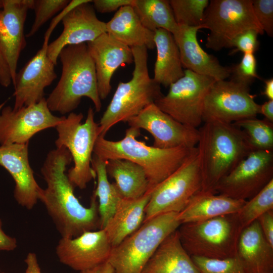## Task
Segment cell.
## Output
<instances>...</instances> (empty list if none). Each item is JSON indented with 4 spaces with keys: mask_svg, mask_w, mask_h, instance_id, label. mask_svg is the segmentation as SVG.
<instances>
[{
    "mask_svg": "<svg viewBox=\"0 0 273 273\" xmlns=\"http://www.w3.org/2000/svg\"><path fill=\"white\" fill-rule=\"evenodd\" d=\"M72 160L70 153L64 147L48 153L40 169L47 187H40L37 195L63 238H75L100 229L97 198L93 193L89 207L82 205L65 172Z\"/></svg>",
    "mask_w": 273,
    "mask_h": 273,
    "instance_id": "6da1fadb",
    "label": "cell"
},
{
    "mask_svg": "<svg viewBox=\"0 0 273 273\" xmlns=\"http://www.w3.org/2000/svg\"><path fill=\"white\" fill-rule=\"evenodd\" d=\"M198 131L202 190L214 193L217 183L255 150L244 131L233 123L205 122Z\"/></svg>",
    "mask_w": 273,
    "mask_h": 273,
    "instance_id": "7a4b0ae2",
    "label": "cell"
},
{
    "mask_svg": "<svg viewBox=\"0 0 273 273\" xmlns=\"http://www.w3.org/2000/svg\"><path fill=\"white\" fill-rule=\"evenodd\" d=\"M62 73L56 87L46 101L52 112L64 115L70 113L80 103L82 97L89 99L95 111L102 108L96 71L87 44L68 46L60 52L58 59Z\"/></svg>",
    "mask_w": 273,
    "mask_h": 273,
    "instance_id": "3957f363",
    "label": "cell"
},
{
    "mask_svg": "<svg viewBox=\"0 0 273 273\" xmlns=\"http://www.w3.org/2000/svg\"><path fill=\"white\" fill-rule=\"evenodd\" d=\"M139 135L140 129L129 127L125 130L124 137L119 141H110L99 136L93 154L106 161L123 159L139 165L146 172L150 189H153L175 171L195 148L159 149L138 141L136 138Z\"/></svg>",
    "mask_w": 273,
    "mask_h": 273,
    "instance_id": "277c9868",
    "label": "cell"
},
{
    "mask_svg": "<svg viewBox=\"0 0 273 273\" xmlns=\"http://www.w3.org/2000/svg\"><path fill=\"white\" fill-rule=\"evenodd\" d=\"M134 64L132 76L120 81L99 124V136H104L115 124L126 122L163 96L161 85L150 77L145 47L131 48Z\"/></svg>",
    "mask_w": 273,
    "mask_h": 273,
    "instance_id": "5b68a950",
    "label": "cell"
},
{
    "mask_svg": "<svg viewBox=\"0 0 273 273\" xmlns=\"http://www.w3.org/2000/svg\"><path fill=\"white\" fill-rule=\"evenodd\" d=\"M243 229L236 213L183 223L177 230L181 245L190 256L224 259L236 256Z\"/></svg>",
    "mask_w": 273,
    "mask_h": 273,
    "instance_id": "8992f818",
    "label": "cell"
},
{
    "mask_svg": "<svg viewBox=\"0 0 273 273\" xmlns=\"http://www.w3.org/2000/svg\"><path fill=\"white\" fill-rule=\"evenodd\" d=\"M178 213L158 215L112 247L108 261L114 273H142L145 266L162 241L181 224Z\"/></svg>",
    "mask_w": 273,
    "mask_h": 273,
    "instance_id": "52a82bcc",
    "label": "cell"
},
{
    "mask_svg": "<svg viewBox=\"0 0 273 273\" xmlns=\"http://www.w3.org/2000/svg\"><path fill=\"white\" fill-rule=\"evenodd\" d=\"M81 113L71 112L64 116L55 127L58 138L56 148L64 147L71 154L74 166L68 171V178L74 187L84 189L96 177L92 166L93 153L99 136V124L95 121L94 109L89 107L84 122Z\"/></svg>",
    "mask_w": 273,
    "mask_h": 273,
    "instance_id": "ba28073f",
    "label": "cell"
},
{
    "mask_svg": "<svg viewBox=\"0 0 273 273\" xmlns=\"http://www.w3.org/2000/svg\"><path fill=\"white\" fill-rule=\"evenodd\" d=\"M202 187L198 149L195 147L175 171L153 189L145 208L144 222L160 214L180 212L202 190Z\"/></svg>",
    "mask_w": 273,
    "mask_h": 273,
    "instance_id": "9c48e42d",
    "label": "cell"
},
{
    "mask_svg": "<svg viewBox=\"0 0 273 273\" xmlns=\"http://www.w3.org/2000/svg\"><path fill=\"white\" fill-rule=\"evenodd\" d=\"M202 28L210 32L205 46L219 51L228 48L232 40L238 34L249 29L264 33L252 9L251 0H211L206 8Z\"/></svg>",
    "mask_w": 273,
    "mask_h": 273,
    "instance_id": "30bf717a",
    "label": "cell"
},
{
    "mask_svg": "<svg viewBox=\"0 0 273 273\" xmlns=\"http://www.w3.org/2000/svg\"><path fill=\"white\" fill-rule=\"evenodd\" d=\"M214 78L184 70V75L169 87L168 93L155 102L162 111L178 122L197 128L203 122L205 97Z\"/></svg>",
    "mask_w": 273,
    "mask_h": 273,
    "instance_id": "8fae6325",
    "label": "cell"
},
{
    "mask_svg": "<svg viewBox=\"0 0 273 273\" xmlns=\"http://www.w3.org/2000/svg\"><path fill=\"white\" fill-rule=\"evenodd\" d=\"M248 86L231 80H216L209 89L204 101L203 122L233 123L256 117L260 106Z\"/></svg>",
    "mask_w": 273,
    "mask_h": 273,
    "instance_id": "7c38bea8",
    "label": "cell"
},
{
    "mask_svg": "<svg viewBox=\"0 0 273 273\" xmlns=\"http://www.w3.org/2000/svg\"><path fill=\"white\" fill-rule=\"evenodd\" d=\"M273 180V152L254 150L216 184L214 193L247 201Z\"/></svg>",
    "mask_w": 273,
    "mask_h": 273,
    "instance_id": "4fadbf2b",
    "label": "cell"
},
{
    "mask_svg": "<svg viewBox=\"0 0 273 273\" xmlns=\"http://www.w3.org/2000/svg\"><path fill=\"white\" fill-rule=\"evenodd\" d=\"M64 116L54 115L45 98L37 103L18 109L6 106L0 114V144L28 143L37 132L56 127Z\"/></svg>",
    "mask_w": 273,
    "mask_h": 273,
    "instance_id": "5bb4252c",
    "label": "cell"
},
{
    "mask_svg": "<svg viewBox=\"0 0 273 273\" xmlns=\"http://www.w3.org/2000/svg\"><path fill=\"white\" fill-rule=\"evenodd\" d=\"M129 127L143 129L153 137V146L163 149L193 148L199 141L198 128L184 125L151 104L127 121Z\"/></svg>",
    "mask_w": 273,
    "mask_h": 273,
    "instance_id": "9a60e30c",
    "label": "cell"
},
{
    "mask_svg": "<svg viewBox=\"0 0 273 273\" xmlns=\"http://www.w3.org/2000/svg\"><path fill=\"white\" fill-rule=\"evenodd\" d=\"M49 39L44 38L41 48L17 72L13 81L14 109L35 104L44 98V89L57 78L55 64L47 55Z\"/></svg>",
    "mask_w": 273,
    "mask_h": 273,
    "instance_id": "2e32d148",
    "label": "cell"
},
{
    "mask_svg": "<svg viewBox=\"0 0 273 273\" xmlns=\"http://www.w3.org/2000/svg\"><path fill=\"white\" fill-rule=\"evenodd\" d=\"M112 248L106 231L99 229L73 238H61L56 253L60 262L79 272L108 261Z\"/></svg>",
    "mask_w": 273,
    "mask_h": 273,
    "instance_id": "e0dca14e",
    "label": "cell"
},
{
    "mask_svg": "<svg viewBox=\"0 0 273 273\" xmlns=\"http://www.w3.org/2000/svg\"><path fill=\"white\" fill-rule=\"evenodd\" d=\"M90 2L88 0L78 5L62 18V32L47 49V55L55 65L60 52L66 46L93 41L106 32V23L98 19Z\"/></svg>",
    "mask_w": 273,
    "mask_h": 273,
    "instance_id": "ac0fdd59",
    "label": "cell"
},
{
    "mask_svg": "<svg viewBox=\"0 0 273 273\" xmlns=\"http://www.w3.org/2000/svg\"><path fill=\"white\" fill-rule=\"evenodd\" d=\"M34 0H0V51L6 61L12 82L22 51L26 45L24 24Z\"/></svg>",
    "mask_w": 273,
    "mask_h": 273,
    "instance_id": "d6986e66",
    "label": "cell"
},
{
    "mask_svg": "<svg viewBox=\"0 0 273 273\" xmlns=\"http://www.w3.org/2000/svg\"><path fill=\"white\" fill-rule=\"evenodd\" d=\"M28 143L0 146V165L11 174L15 181L14 197L27 210H31L38 200L40 188L28 159Z\"/></svg>",
    "mask_w": 273,
    "mask_h": 273,
    "instance_id": "ffe728a7",
    "label": "cell"
},
{
    "mask_svg": "<svg viewBox=\"0 0 273 273\" xmlns=\"http://www.w3.org/2000/svg\"><path fill=\"white\" fill-rule=\"evenodd\" d=\"M86 44L95 65L99 97L104 100L111 92L115 71L122 65L133 63L132 50L106 32Z\"/></svg>",
    "mask_w": 273,
    "mask_h": 273,
    "instance_id": "44dd1931",
    "label": "cell"
},
{
    "mask_svg": "<svg viewBox=\"0 0 273 273\" xmlns=\"http://www.w3.org/2000/svg\"><path fill=\"white\" fill-rule=\"evenodd\" d=\"M199 29V27L178 25L172 33L179 49L183 67L216 80H225L231 75V67L222 66L215 57L201 48L197 37Z\"/></svg>",
    "mask_w": 273,
    "mask_h": 273,
    "instance_id": "7402d4cb",
    "label": "cell"
},
{
    "mask_svg": "<svg viewBox=\"0 0 273 273\" xmlns=\"http://www.w3.org/2000/svg\"><path fill=\"white\" fill-rule=\"evenodd\" d=\"M236 256L251 273H273V247L265 238L257 220L242 230Z\"/></svg>",
    "mask_w": 273,
    "mask_h": 273,
    "instance_id": "603a6c76",
    "label": "cell"
},
{
    "mask_svg": "<svg viewBox=\"0 0 273 273\" xmlns=\"http://www.w3.org/2000/svg\"><path fill=\"white\" fill-rule=\"evenodd\" d=\"M142 273L200 272L182 246L176 230L162 241Z\"/></svg>",
    "mask_w": 273,
    "mask_h": 273,
    "instance_id": "cb8c5ba5",
    "label": "cell"
},
{
    "mask_svg": "<svg viewBox=\"0 0 273 273\" xmlns=\"http://www.w3.org/2000/svg\"><path fill=\"white\" fill-rule=\"evenodd\" d=\"M135 199L122 198L115 213L104 228L112 247L119 245L138 230L144 222L145 208L152 192Z\"/></svg>",
    "mask_w": 273,
    "mask_h": 273,
    "instance_id": "d4e9b609",
    "label": "cell"
},
{
    "mask_svg": "<svg viewBox=\"0 0 273 273\" xmlns=\"http://www.w3.org/2000/svg\"><path fill=\"white\" fill-rule=\"evenodd\" d=\"M246 201L201 190L177 214L180 224L207 220L237 213Z\"/></svg>",
    "mask_w": 273,
    "mask_h": 273,
    "instance_id": "484cf974",
    "label": "cell"
},
{
    "mask_svg": "<svg viewBox=\"0 0 273 273\" xmlns=\"http://www.w3.org/2000/svg\"><path fill=\"white\" fill-rule=\"evenodd\" d=\"M106 33L118 41L130 48H155L154 32L142 24L131 6L120 8L106 23Z\"/></svg>",
    "mask_w": 273,
    "mask_h": 273,
    "instance_id": "4316f807",
    "label": "cell"
},
{
    "mask_svg": "<svg viewBox=\"0 0 273 273\" xmlns=\"http://www.w3.org/2000/svg\"><path fill=\"white\" fill-rule=\"evenodd\" d=\"M154 41L157 57L153 79L167 87L184 75L179 49L172 33L164 29L154 31Z\"/></svg>",
    "mask_w": 273,
    "mask_h": 273,
    "instance_id": "83f0119b",
    "label": "cell"
},
{
    "mask_svg": "<svg viewBox=\"0 0 273 273\" xmlns=\"http://www.w3.org/2000/svg\"><path fill=\"white\" fill-rule=\"evenodd\" d=\"M106 170L115 181V185L123 198H139L150 189L144 169L128 160L114 159L106 161Z\"/></svg>",
    "mask_w": 273,
    "mask_h": 273,
    "instance_id": "f1b7e54d",
    "label": "cell"
},
{
    "mask_svg": "<svg viewBox=\"0 0 273 273\" xmlns=\"http://www.w3.org/2000/svg\"><path fill=\"white\" fill-rule=\"evenodd\" d=\"M92 166L97 178V188L93 193L98 199L100 229H104L122 197L115 183H110L108 180L106 160L93 154Z\"/></svg>",
    "mask_w": 273,
    "mask_h": 273,
    "instance_id": "f546056e",
    "label": "cell"
},
{
    "mask_svg": "<svg viewBox=\"0 0 273 273\" xmlns=\"http://www.w3.org/2000/svg\"><path fill=\"white\" fill-rule=\"evenodd\" d=\"M143 26L150 31L162 29L172 33L177 24L167 0H134L131 6Z\"/></svg>",
    "mask_w": 273,
    "mask_h": 273,
    "instance_id": "4dcf8cb0",
    "label": "cell"
},
{
    "mask_svg": "<svg viewBox=\"0 0 273 273\" xmlns=\"http://www.w3.org/2000/svg\"><path fill=\"white\" fill-rule=\"evenodd\" d=\"M242 129L255 150H273V122L255 118L242 119L233 123Z\"/></svg>",
    "mask_w": 273,
    "mask_h": 273,
    "instance_id": "1f68e13d",
    "label": "cell"
},
{
    "mask_svg": "<svg viewBox=\"0 0 273 273\" xmlns=\"http://www.w3.org/2000/svg\"><path fill=\"white\" fill-rule=\"evenodd\" d=\"M273 210V180L250 199L237 213L243 228L257 220L264 213Z\"/></svg>",
    "mask_w": 273,
    "mask_h": 273,
    "instance_id": "d6a6232c",
    "label": "cell"
},
{
    "mask_svg": "<svg viewBox=\"0 0 273 273\" xmlns=\"http://www.w3.org/2000/svg\"><path fill=\"white\" fill-rule=\"evenodd\" d=\"M175 20L178 25L199 27L202 23L208 0H170Z\"/></svg>",
    "mask_w": 273,
    "mask_h": 273,
    "instance_id": "836d02e7",
    "label": "cell"
},
{
    "mask_svg": "<svg viewBox=\"0 0 273 273\" xmlns=\"http://www.w3.org/2000/svg\"><path fill=\"white\" fill-rule=\"evenodd\" d=\"M191 257L200 273H251L237 256L224 259Z\"/></svg>",
    "mask_w": 273,
    "mask_h": 273,
    "instance_id": "e575fe53",
    "label": "cell"
},
{
    "mask_svg": "<svg viewBox=\"0 0 273 273\" xmlns=\"http://www.w3.org/2000/svg\"><path fill=\"white\" fill-rule=\"evenodd\" d=\"M68 0H34L35 13L33 23L26 37L33 36L48 20L60 13L69 3Z\"/></svg>",
    "mask_w": 273,
    "mask_h": 273,
    "instance_id": "d590c367",
    "label": "cell"
},
{
    "mask_svg": "<svg viewBox=\"0 0 273 273\" xmlns=\"http://www.w3.org/2000/svg\"><path fill=\"white\" fill-rule=\"evenodd\" d=\"M256 65L254 54H244L240 62L231 67L230 80L249 87L255 79L260 78L256 72Z\"/></svg>",
    "mask_w": 273,
    "mask_h": 273,
    "instance_id": "8d00e7d4",
    "label": "cell"
},
{
    "mask_svg": "<svg viewBox=\"0 0 273 273\" xmlns=\"http://www.w3.org/2000/svg\"><path fill=\"white\" fill-rule=\"evenodd\" d=\"M254 15L263 32L273 36V1H252Z\"/></svg>",
    "mask_w": 273,
    "mask_h": 273,
    "instance_id": "74e56055",
    "label": "cell"
},
{
    "mask_svg": "<svg viewBox=\"0 0 273 273\" xmlns=\"http://www.w3.org/2000/svg\"><path fill=\"white\" fill-rule=\"evenodd\" d=\"M259 32L254 29H247L238 34L229 44V48H235L232 54L237 52L254 54L259 48Z\"/></svg>",
    "mask_w": 273,
    "mask_h": 273,
    "instance_id": "f35d334b",
    "label": "cell"
},
{
    "mask_svg": "<svg viewBox=\"0 0 273 273\" xmlns=\"http://www.w3.org/2000/svg\"><path fill=\"white\" fill-rule=\"evenodd\" d=\"M134 0H94L92 1L96 11L101 13L117 11L124 6H132Z\"/></svg>",
    "mask_w": 273,
    "mask_h": 273,
    "instance_id": "ab89813d",
    "label": "cell"
},
{
    "mask_svg": "<svg viewBox=\"0 0 273 273\" xmlns=\"http://www.w3.org/2000/svg\"><path fill=\"white\" fill-rule=\"evenodd\" d=\"M257 220L265 238L273 247V210L264 213Z\"/></svg>",
    "mask_w": 273,
    "mask_h": 273,
    "instance_id": "60d3db41",
    "label": "cell"
},
{
    "mask_svg": "<svg viewBox=\"0 0 273 273\" xmlns=\"http://www.w3.org/2000/svg\"><path fill=\"white\" fill-rule=\"evenodd\" d=\"M17 246L16 239L7 235L3 231L2 222L0 219V250L13 251Z\"/></svg>",
    "mask_w": 273,
    "mask_h": 273,
    "instance_id": "b9f144b4",
    "label": "cell"
},
{
    "mask_svg": "<svg viewBox=\"0 0 273 273\" xmlns=\"http://www.w3.org/2000/svg\"><path fill=\"white\" fill-rule=\"evenodd\" d=\"M12 82L9 66L0 51V84L8 87Z\"/></svg>",
    "mask_w": 273,
    "mask_h": 273,
    "instance_id": "7bdbcfd3",
    "label": "cell"
},
{
    "mask_svg": "<svg viewBox=\"0 0 273 273\" xmlns=\"http://www.w3.org/2000/svg\"><path fill=\"white\" fill-rule=\"evenodd\" d=\"M24 261L27 265L25 273H41L35 253H28Z\"/></svg>",
    "mask_w": 273,
    "mask_h": 273,
    "instance_id": "ee69618b",
    "label": "cell"
},
{
    "mask_svg": "<svg viewBox=\"0 0 273 273\" xmlns=\"http://www.w3.org/2000/svg\"><path fill=\"white\" fill-rule=\"evenodd\" d=\"M78 273H114V269L110 263L107 261L90 269L79 271Z\"/></svg>",
    "mask_w": 273,
    "mask_h": 273,
    "instance_id": "f6af8a7d",
    "label": "cell"
},
{
    "mask_svg": "<svg viewBox=\"0 0 273 273\" xmlns=\"http://www.w3.org/2000/svg\"><path fill=\"white\" fill-rule=\"evenodd\" d=\"M265 118L273 122V100H268L260 106V112Z\"/></svg>",
    "mask_w": 273,
    "mask_h": 273,
    "instance_id": "bcb514c9",
    "label": "cell"
},
{
    "mask_svg": "<svg viewBox=\"0 0 273 273\" xmlns=\"http://www.w3.org/2000/svg\"><path fill=\"white\" fill-rule=\"evenodd\" d=\"M265 85L262 95L265 96L268 100H273V79L272 78L264 81Z\"/></svg>",
    "mask_w": 273,
    "mask_h": 273,
    "instance_id": "7dc6e473",
    "label": "cell"
},
{
    "mask_svg": "<svg viewBox=\"0 0 273 273\" xmlns=\"http://www.w3.org/2000/svg\"><path fill=\"white\" fill-rule=\"evenodd\" d=\"M0 273H4V272H1Z\"/></svg>",
    "mask_w": 273,
    "mask_h": 273,
    "instance_id": "c3c4849f",
    "label": "cell"
},
{
    "mask_svg": "<svg viewBox=\"0 0 273 273\" xmlns=\"http://www.w3.org/2000/svg\"><path fill=\"white\" fill-rule=\"evenodd\" d=\"M1 9H0V13H1Z\"/></svg>",
    "mask_w": 273,
    "mask_h": 273,
    "instance_id": "681fc988",
    "label": "cell"
},
{
    "mask_svg": "<svg viewBox=\"0 0 273 273\" xmlns=\"http://www.w3.org/2000/svg\"><path fill=\"white\" fill-rule=\"evenodd\" d=\"M1 272V270H0V272Z\"/></svg>",
    "mask_w": 273,
    "mask_h": 273,
    "instance_id": "f907efd6",
    "label": "cell"
}]
</instances>
